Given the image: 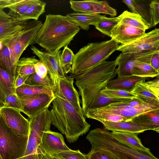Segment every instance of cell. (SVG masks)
<instances>
[{
    "label": "cell",
    "mask_w": 159,
    "mask_h": 159,
    "mask_svg": "<svg viewBox=\"0 0 159 159\" xmlns=\"http://www.w3.org/2000/svg\"><path fill=\"white\" fill-rule=\"evenodd\" d=\"M117 66L115 60L105 61L81 73L70 76L75 80V84L79 89L84 117L101 91L107 88L109 81L116 76Z\"/></svg>",
    "instance_id": "6da1fadb"
},
{
    "label": "cell",
    "mask_w": 159,
    "mask_h": 159,
    "mask_svg": "<svg viewBox=\"0 0 159 159\" xmlns=\"http://www.w3.org/2000/svg\"><path fill=\"white\" fill-rule=\"evenodd\" d=\"M80 30V27L66 16L47 15L33 44H37L46 52L55 53L67 46Z\"/></svg>",
    "instance_id": "7a4b0ae2"
},
{
    "label": "cell",
    "mask_w": 159,
    "mask_h": 159,
    "mask_svg": "<svg viewBox=\"0 0 159 159\" xmlns=\"http://www.w3.org/2000/svg\"><path fill=\"white\" fill-rule=\"evenodd\" d=\"M55 96L50 110L52 124L65 135L69 143L76 142L88 131L90 125L70 103L62 97Z\"/></svg>",
    "instance_id": "3957f363"
},
{
    "label": "cell",
    "mask_w": 159,
    "mask_h": 159,
    "mask_svg": "<svg viewBox=\"0 0 159 159\" xmlns=\"http://www.w3.org/2000/svg\"><path fill=\"white\" fill-rule=\"evenodd\" d=\"M119 44L112 39L88 43L75 54L69 76L81 73L105 61L112 53L117 50Z\"/></svg>",
    "instance_id": "277c9868"
},
{
    "label": "cell",
    "mask_w": 159,
    "mask_h": 159,
    "mask_svg": "<svg viewBox=\"0 0 159 159\" xmlns=\"http://www.w3.org/2000/svg\"><path fill=\"white\" fill-rule=\"evenodd\" d=\"M29 136L14 131L0 116V156L2 159H21L25 154Z\"/></svg>",
    "instance_id": "5b68a950"
},
{
    "label": "cell",
    "mask_w": 159,
    "mask_h": 159,
    "mask_svg": "<svg viewBox=\"0 0 159 159\" xmlns=\"http://www.w3.org/2000/svg\"><path fill=\"white\" fill-rule=\"evenodd\" d=\"M42 24L39 20L28 21L21 30L2 43L10 50L12 65L15 71L21 55L29 45L33 44L34 38Z\"/></svg>",
    "instance_id": "8992f818"
},
{
    "label": "cell",
    "mask_w": 159,
    "mask_h": 159,
    "mask_svg": "<svg viewBox=\"0 0 159 159\" xmlns=\"http://www.w3.org/2000/svg\"><path fill=\"white\" fill-rule=\"evenodd\" d=\"M30 130L25 154L21 159H36L39 144L45 132L50 130L52 124L50 111L48 108L29 118Z\"/></svg>",
    "instance_id": "52a82bcc"
},
{
    "label": "cell",
    "mask_w": 159,
    "mask_h": 159,
    "mask_svg": "<svg viewBox=\"0 0 159 159\" xmlns=\"http://www.w3.org/2000/svg\"><path fill=\"white\" fill-rule=\"evenodd\" d=\"M159 49V28H156L127 44H120L117 50L125 54L156 51Z\"/></svg>",
    "instance_id": "ba28073f"
},
{
    "label": "cell",
    "mask_w": 159,
    "mask_h": 159,
    "mask_svg": "<svg viewBox=\"0 0 159 159\" xmlns=\"http://www.w3.org/2000/svg\"><path fill=\"white\" fill-rule=\"evenodd\" d=\"M158 108L159 102L154 101L135 107L117 106L111 104L106 107L97 109L96 112L118 115L129 121L143 113Z\"/></svg>",
    "instance_id": "9c48e42d"
},
{
    "label": "cell",
    "mask_w": 159,
    "mask_h": 159,
    "mask_svg": "<svg viewBox=\"0 0 159 159\" xmlns=\"http://www.w3.org/2000/svg\"><path fill=\"white\" fill-rule=\"evenodd\" d=\"M74 79L66 75L64 78H58L53 80L54 96L63 98L72 104L80 113L83 114L80 105V94L74 86Z\"/></svg>",
    "instance_id": "30bf717a"
},
{
    "label": "cell",
    "mask_w": 159,
    "mask_h": 159,
    "mask_svg": "<svg viewBox=\"0 0 159 159\" xmlns=\"http://www.w3.org/2000/svg\"><path fill=\"white\" fill-rule=\"evenodd\" d=\"M20 112L13 108L3 107L0 108V116L7 126L15 132L19 134L29 136L30 121Z\"/></svg>",
    "instance_id": "8fae6325"
},
{
    "label": "cell",
    "mask_w": 159,
    "mask_h": 159,
    "mask_svg": "<svg viewBox=\"0 0 159 159\" xmlns=\"http://www.w3.org/2000/svg\"><path fill=\"white\" fill-rule=\"evenodd\" d=\"M31 49L32 53L46 66L48 74L53 79L66 77L61 64L60 50L55 53H50L42 51L34 46H31Z\"/></svg>",
    "instance_id": "7c38bea8"
},
{
    "label": "cell",
    "mask_w": 159,
    "mask_h": 159,
    "mask_svg": "<svg viewBox=\"0 0 159 159\" xmlns=\"http://www.w3.org/2000/svg\"><path fill=\"white\" fill-rule=\"evenodd\" d=\"M55 97L44 94L19 96L22 106L23 113L29 118L48 108Z\"/></svg>",
    "instance_id": "4fadbf2b"
},
{
    "label": "cell",
    "mask_w": 159,
    "mask_h": 159,
    "mask_svg": "<svg viewBox=\"0 0 159 159\" xmlns=\"http://www.w3.org/2000/svg\"><path fill=\"white\" fill-rule=\"evenodd\" d=\"M71 8L77 12L93 14H104L112 17L116 15V9L110 6L105 1L85 0L82 1L70 0Z\"/></svg>",
    "instance_id": "5bb4252c"
},
{
    "label": "cell",
    "mask_w": 159,
    "mask_h": 159,
    "mask_svg": "<svg viewBox=\"0 0 159 159\" xmlns=\"http://www.w3.org/2000/svg\"><path fill=\"white\" fill-rule=\"evenodd\" d=\"M39 148L51 156L71 150L66 144L61 134L50 130L44 132Z\"/></svg>",
    "instance_id": "9a60e30c"
},
{
    "label": "cell",
    "mask_w": 159,
    "mask_h": 159,
    "mask_svg": "<svg viewBox=\"0 0 159 159\" xmlns=\"http://www.w3.org/2000/svg\"><path fill=\"white\" fill-rule=\"evenodd\" d=\"M29 21L13 18L0 9V42L13 36L21 30Z\"/></svg>",
    "instance_id": "2e32d148"
},
{
    "label": "cell",
    "mask_w": 159,
    "mask_h": 159,
    "mask_svg": "<svg viewBox=\"0 0 159 159\" xmlns=\"http://www.w3.org/2000/svg\"><path fill=\"white\" fill-rule=\"evenodd\" d=\"M145 30L118 24L111 31L112 39L120 44L129 43L143 35Z\"/></svg>",
    "instance_id": "e0dca14e"
},
{
    "label": "cell",
    "mask_w": 159,
    "mask_h": 159,
    "mask_svg": "<svg viewBox=\"0 0 159 159\" xmlns=\"http://www.w3.org/2000/svg\"><path fill=\"white\" fill-rule=\"evenodd\" d=\"M147 52L136 53H120L115 60L118 66L116 70L118 77L133 75L135 62Z\"/></svg>",
    "instance_id": "ac0fdd59"
},
{
    "label": "cell",
    "mask_w": 159,
    "mask_h": 159,
    "mask_svg": "<svg viewBox=\"0 0 159 159\" xmlns=\"http://www.w3.org/2000/svg\"><path fill=\"white\" fill-rule=\"evenodd\" d=\"M37 0H0V9L8 8V14L18 19Z\"/></svg>",
    "instance_id": "d6986e66"
},
{
    "label": "cell",
    "mask_w": 159,
    "mask_h": 159,
    "mask_svg": "<svg viewBox=\"0 0 159 159\" xmlns=\"http://www.w3.org/2000/svg\"><path fill=\"white\" fill-rule=\"evenodd\" d=\"M156 51L147 52L136 61L134 67V75L143 77H154L158 75V71L150 64L151 57Z\"/></svg>",
    "instance_id": "ffe728a7"
},
{
    "label": "cell",
    "mask_w": 159,
    "mask_h": 159,
    "mask_svg": "<svg viewBox=\"0 0 159 159\" xmlns=\"http://www.w3.org/2000/svg\"><path fill=\"white\" fill-rule=\"evenodd\" d=\"M104 126V129L112 131L131 132L136 134L144 132L146 129L132 120L114 122L100 120Z\"/></svg>",
    "instance_id": "44dd1931"
},
{
    "label": "cell",
    "mask_w": 159,
    "mask_h": 159,
    "mask_svg": "<svg viewBox=\"0 0 159 159\" xmlns=\"http://www.w3.org/2000/svg\"><path fill=\"white\" fill-rule=\"evenodd\" d=\"M131 120L146 129L159 133V108L143 113Z\"/></svg>",
    "instance_id": "7402d4cb"
},
{
    "label": "cell",
    "mask_w": 159,
    "mask_h": 159,
    "mask_svg": "<svg viewBox=\"0 0 159 159\" xmlns=\"http://www.w3.org/2000/svg\"><path fill=\"white\" fill-rule=\"evenodd\" d=\"M147 78L134 75L118 77L110 80L108 83L107 88L131 92L137 83L143 80H145Z\"/></svg>",
    "instance_id": "603a6c76"
},
{
    "label": "cell",
    "mask_w": 159,
    "mask_h": 159,
    "mask_svg": "<svg viewBox=\"0 0 159 159\" xmlns=\"http://www.w3.org/2000/svg\"><path fill=\"white\" fill-rule=\"evenodd\" d=\"M66 16L83 30H88L91 25H94L104 16L99 14L73 12Z\"/></svg>",
    "instance_id": "cb8c5ba5"
},
{
    "label": "cell",
    "mask_w": 159,
    "mask_h": 159,
    "mask_svg": "<svg viewBox=\"0 0 159 159\" xmlns=\"http://www.w3.org/2000/svg\"><path fill=\"white\" fill-rule=\"evenodd\" d=\"M16 90L9 74L0 66V108L3 107L8 96L16 93Z\"/></svg>",
    "instance_id": "d4e9b609"
},
{
    "label": "cell",
    "mask_w": 159,
    "mask_h": 159,
    "mask_svg": "<svg viewBox=\"0 0 159 159\" xmlns=\"http://www.w3.org/2000/svg\"><path fill=\"white\" fill-rule=\"evenodd\" d=\"M119 17L120 21L119 24L131 26L146 30L150 26L140 15L128 11H125Z\"/></svg>",
    "instance_id": "484cf974"
},
{
    "label": "cell",
    "mask_w": 159,
    "mask_h": 159,
    "mask_svg": "<svg viewBox=\"0 0 159 159\" xmlns=\"http://www.w3.org/2000/svg\"><path fill=\"white\" fill-rule=\"evenodd\" d=\"M111 135L115 138L128 145L133 148L146 151L150 149L144 147L136 134L118 131H112Z\"/></svg>",
    "instance_id": "4316f807"
},
{
    "label": "cell",
    "mask_w": 159,
    "mask_h": 159,
    "mask_svg": "<svg viewBox=\"0 0 159 159\" xmlns=\"http://www.w3.org/2000/svg\"><path fill=\"white\" fill-rule=\"evenodd\" d=\"M39 61L35 56L20 58L16 65L15 77L17 75H30L35 73L34 65Z\"/></svg>",
    "instance_id": "83f0119b"
},
{
    "label": "cell",
    "mask_w": 159,
    "mask_h": 159,
    "mask_svg": "<svg viewBox=\"0 0 159 159\" xmlns=\"http://www.w3.org/2000/svg\"><path fill=\"white\" fill-rule=\"evenodd\" d=\"M16 93L19 96H30L40 94H46L54 96V92L46 88L23 84L16 89Z\"/></svg>",
    "instance_id": "f1b7e54d"
},
{
    "label": "cell",
    "mask_w": 159,
    "mask_h": 159,
    "mask_svg": "<svg viewBox=\"0 0 159 159\" xmlns=\"http://www.w3.org/2000/svg\"><path fill=\"white\" fill-rule=\"evenodd\" d=\"M132 11V12L138 14L148 23L151 27L149 14V8L139 1L124 0L122 1Z\"/></svg>",
    "instance_id": "f546056e"
},
{
    "label": "cell",
    "mask_w": 159,
    "mask_h": 159,
    "mask_svg": "<svg viewBox=\"0 0 159 159\" xmlns=\"http://www.w3.org/2000/svg\"><path fill=\"white\" fill-rule=\"evenodd\" d=\"M24 84L43 87L54 92L55 87L54 81L49 74L46 77L42 78L36 73H34L29 76Z\"/></svg>",
    "instance_id": "4dcf8cb0"
},
{
    "label": "cell",
    "mask_w": 159,
    "mask_h": 159,
    "mask_svg": "<svg viewBox=\"0 0 159 159\" xmlns=\"http://www.w3.org/2000/svg\"><path fill=\"white\" fill-rule=\"evenodd\" d=\"M0 66L8 73L14 81L16 71L12 65L10 50L2 43L0 42Z\"/></svg>",
    "instance_id": "1f68e13d"
},
{
    "label": "cell",
    "mask_w": 159,
    "mask_h": 159,
    "mask_svg": "<svg viewBox=\"0 0 159 159\" xmlns=\"http://www.w3.org/2000/svg\"><path fill=\"white\" fill-rule=\"evenodd\" d=\"M46 5L45 2L37 0L18 20L29 21L32 19L38 20L39 16L45 12Z\"/></svg>",
    "instance_id": "d6a6232c"
},
{
    "label": "cell",
    "mask_w": 159,
    "mask_h": 159,
    "mask_svg": "<svg viewBox=\"0 0 159 159\" xmlns=\"http://www.w3.org/2000/svg\"><path fill=\"white\" fill-rule=\"evenodd\" d=\"M120 21L119 16L107 17L104 16L94 26L102 33L111 37L112 30L119 24Z\"/></svg>",
    "instance_id": "836d02e7"
},
{
    "label": "cell",
    "mask_w": 159,
    "mask_h": 159,
    "mask_svg": "<svg viewBox=\"0 0 159 159\" xmlns=\"http://www.w3.org/2000/svg\"><path fill=\"white\" fill-rule=\"evenodd\" d=\"M131 92L137 96L159 102V98L146 85L145 80L137 83Z\"/></svg>",
    "instance_id": "e575fe53"
},
{
    "label": "cell",
    "mask_w": 159,
    "mask_h": 159,
    "mask_svg": "<svg viewBox=\"0 0 159 159\" xmlns=\"http://www.w3.org/2000/svg\"><path fill=\"white\" fill-rule=\"evenodd\" d=\"M75 54L67 46L64 48L60 56L61 62L62 69L66 75L71 72Z\"/></svg>",
    "instance_id": "d590c367"
},
{
    "label": "cell",
    "mask_w": 159,
    "mask_h": 159,
    "mask_svg": "<svg viewBox=\"0 0 159 159\" xmlns=\"http://www.w3.org/2000/svg\"><path fill=\"white\" fill-rule=\"evenodd\" d=\"M128 99H129L111 97L101 93L96 102L90 109L101 108L112 103L124 101Z\"/></svg>",
    "instance_id": "8d00e7d4"
},
{
    "label": "cell",
    "mask_w": 159,
    "mask_h": 159,
    "mask_svg": "<svg viewBox=\"0 0 159 159\" xmlns=\"http://www.w3.org/2000/svg\"><path fill=\"white\" fill-rule=\"evenodd\" d=\"M107 96L118 98L132 99L137 96L131 92L121 90L110 89L107 88L101 92Z\"/></svg>",
    "instance_id": "74e56055"
},
{
    "label": "cell",
    "mask_w": 159,
    "mask_h": 159,
    "mask_svg": "<svg viewBox=\"0 0 159 159\" xmlns=\"http://www.w3.org/2000/svg\"><path fill=\"white\" fill-rule=\"evenodd\" d=\"M3 107L13 108L23 112V109L20 100L16 93L10 94L6 97Z\"/></svg>",
    "instance_id": "f35d334b"
},
{
    "label": "cell",
    "mask_w": 159,
    "mask_h": 159,
    "mask_svg": "<svg viewBox=\"0 0 159 159\" xmlns=\"http://www.w3.org/2000/svg\"><path fill=\"white\" fill-rule=\"evenodd\" d=\"M149 14L151 27L159 23V0L152 1L149 4Z\"/></svg>",
    "instance_id": "ab89813d"
},
{
    "label": "cell",
    "mask_w": 159,
    "mask_h": 159,
    "mask_svg": "<svg viewBox=\"0 0 159 159\" xmlns=\"http://www.w3.org/2000/svg\"><path fill=\"white\" fill-rule=\"evenodd\" d=\"M152 101H154V100H150L137 96L135 98L129 99L124 101L112 103V104L117 106L135 107Z\"/></svg>",
    "instance_id": "60d3db41"
},
{
    "label": "cell",
    "mask_w": 159,
    "mask_h": 159,
    "mask_svg": "<svg viewBox=\"0 0 159 159\" xmlns=\"http://www.w3.org/2000/svg\"><path fill=\"white\" fill-rule=\"evenodd\" d=\"M57 155L63 159H87V155L82 153L79 150H71Z\"/></svg>",
    "instance_id": "b9f144b4"
},
{
    "label": "cell",
    "mask_w": 159,
    "mask_h": 159,
    "mask_svg": "<svg viewBox=\"0 0 159 159\" xmlns=\"http://www.w3.org/2000/svg\"><path fill=\"white\" fill-rule=\"evenodd\" d=\"M86 155L87 159H118L113 155L104 151H90Z\"/></svg>",
    "instance_id": "7bdbcfd3"
},
{
    "label": "cell",
    "mask_w": 159,
    "mask_h": 159,
    "mask_svg": "<svg viewBox=\"0 0 159 159\" xmlns=\"http://www.w3.org/2000/svg\"><path fill=\"white\" fill-rule=\"evenodd\" d=\"M34 67L35 73L41 77L44 78L48 74L46 66L40 61L34 65Z\"/></svg>",
    "instance_id": "ee69618b"
},
{
    "label": "cell",
    "mask_w": 159,
    "mask_h": 159,
    "mask_svg": "<svg viewBox=\"0 0 159 159\" xmlns=\"http://www.w3.org/2000/svg\"><path fill=\"white\" fill-rule=\"evenodd\" d=\"M146 85L159 98V78L145 82Z\"/></svg>",
    "instance_id": "f6af8a7d"
},
{
    "label": "cell",
    "mask_w": 159,
    "mask_h": 159,
    "mask_svg": "<svg viewBox=\"0 0 159 159\" xmlns=\"http://www.w3.org/2000/svg\"><path fill=\"white\" fill-rule=\"evenodd\" d=\"M150 64L158 71L159 69V49L156 51L152 54L150 60Z\"/></svg>",
    "instance_id": "bcb514c9"
},
{
    "label": "cell",
    "mask_w": 159,
    "mask_h": 159,
    "mask_svg": "<svg viewBox=\"0 0 159 159\" xmlns=\"http://www.w3.org/2000/svg\"><path fill=\"white\" fill-rule=\"evenodd\" d=\"M29 76H21L17 75L15 76L14 81L15 88L16 89L23 84Z\"/></svg>",
    "instance_id": "7dc6e473"
},
{
    "label": "cell",
    "mask_w": 159,
    "mask_h": 159,
    "mask_svg": "<svg viewBox=\"0 0 159 159\" xmlns=\"http://www.w3.org/2000/svg\"><path fill=\"white\" fill-rule=\"evenodd\" d=\"M38 149L40 153L41 159H51L49 156L44 152L40 148H38Z\"/></svg>",
    "instance_id": "c3c4849f"
},
{
    "label": "cell",
    "mask_w": 159,
    "mask_h": 159,
    "mask_svg": "<svg viewBox=\"0 0 159 159\" xmlns=\"http://www.w3.org/2000/svg\"><path fill=\"white\" fill-rule=\"evenodd\" d=\"M51 159H63L60 157H59L57 155L51 156L49 155Z\"/></svg>",
    "instance_id": "681fc988"
},
{
    "label": "cell",
    "mask_w": 159,
    "mask_h": 159,
    "mask_svg": "<svg viewBox=\"0 0 159 159\" xmlns=\"http://www.w3.org/2000/svg\"><path fill=\"white\" fill-rule=\"evenodd\" d=\"M36 159H41L40 153L38 148L37 149V152L36 155Z\"/></svg>",
    "instance_id": "f907efd6"
},
{
    "label": "cell",
    "mask_w": 159,
    "mask_h": 159,
    "mask_svg": "<svg viewBox=\"0 0 159 159\" xmlns=\"http://www.w3.org/2000/svg\"><path fill=\"white\" fill-rule=\"evenodd\" d=\"M158 72H159V74H158V75L156 77V78H159V71Z\"/></svg>",
    "instance_id": "816d5d0a"
},
{
    "label": "cell",
    "mask_w": 159,
    "mask_h": 159,
    "mask_svg": "<svg viewBox=\"0 0 159 159\" xmlns=\"http://www.w3.org/2000/svg\"><path fill=\"white\" fill-rule=\"evenodd\" d=\"M0 159H2L1 157L0 156Z\"/></svg>",
    "instance_id": "f5cc1de1"
},
{
    "label": "cell",
    "mask_w": 159,
    "mask_h": 159,
    "mask_svg": "<svg viewBox=\"0 0 159 159\" xmlns=\"http://www.w3.org/2000/svg\"><path fill=\"white\" fill-rule=\"evenodd\" d=\"M159 71V70H158V72Z\"/></svg>",
    "instance_id": "db71d44e"
}]
</instances>
